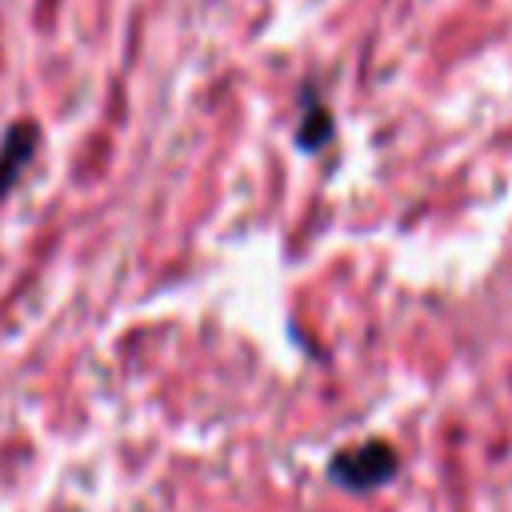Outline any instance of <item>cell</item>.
<instances>
[{"label":"cell","mask_w":512,"mask_h":512,"mask_svg":"<svg viewBox=\"0 0 512 512\" xmlns=\"http://www.w3.org/2000/svg\"><path fill=\"white\" fill-rule=\"evenodd\" d=\"M400 468V456L384 444V440H368V444H352L344 452H336L328 460V476L332 484L348 488V492H368V488H380L396 476Z\"/></svg>","instance_id":"cell-1"},{"label":"cell","mask_w":512,"mask_h":512,"mask_svg":"<svg viewBox=\"0 0 512 512\" xmlns=\"http://www.w3.org/2000/svg\"><path fill=\"white\" fill-rule=\"evenodd\" d=\"M36 148H40V128L36 124H12L8 132H4V144H0V200L16 188V180L24 176V168H28V160L36 156Z\"/></svg>","instance_id":"cell-2"},{"label":"cell","mask_w":512,"mask_h":512,"mask_svg":"<svg viewBox=\"0 0 512 512\" xmlns=\"http://www.w3.org/2000/svg\"><path fill=\"white\" fill-rule=\"evenodd\" d=\"M332 116H328V108L316 100V92L308 88L304 92V112H300V128H296V148H304V152H320L328 140H332Z\"/></svg>","instance_id":"cell-3"}]
</instances>
